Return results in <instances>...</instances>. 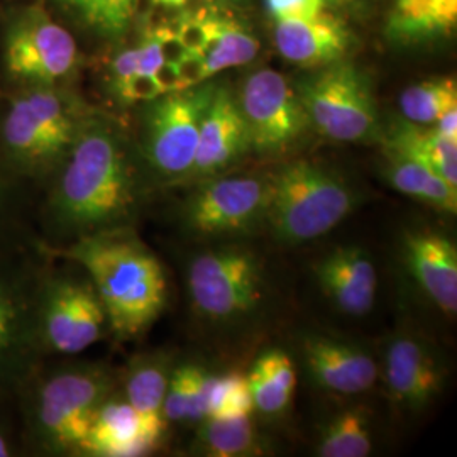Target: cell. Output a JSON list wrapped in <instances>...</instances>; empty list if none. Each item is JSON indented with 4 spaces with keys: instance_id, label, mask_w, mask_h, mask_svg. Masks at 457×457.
<instances>
[{
    "instance_id": "d6a6232c",
    "label": "cell",
    "mask_w": 457,
    "mask_h": 457,
    "mask_svg": "<svg viewBox=\"0 0 457 457\" xmlns=\"http://www.w3.org/2000/svg\"><path fill=\"white\" fill-rule=\"evenodd\" d=\"M254 366L262 371V375L270 378L278 388L283 392L294 395L295 386H296V371L292 358L279 351V349H271L262 353Z\"/></svg>"
},
{
    "instance_id": "74e56055",
    "label": "cell",
    "mask_w": 457,
    "mask_h": 457,
    "mask_svg": "<svg viewBox=\"0 0 457 457\" xmlns=\"http://www.w3.org/2000/svg\"><path fill=\"white\" fill-rule=\"evenodd\" d=\"M136 73H139V48L126 49L115 58L112 65L115 92L120 94Z\"/></svg>"
},
{
    "instance_id": "8fae6325",
    "label": "cell",
    "mask_w": 457,
    "mask_h": 457,
    "mask_svg": "<svg viewBox=\"0 0 457 457\" xmlns=\"http://www.w3.org/2000/svg\"><path fill=\"white\" fill-rule=\"evenodd\" d=\"M268 194V179L212 177L187 200L185 222L204 237L247 232L264 220Z\"/></svg>"
},
{
    "instance_id": "ba28073f",
    "label": "cell",
    "mask_w": 457,
    "mask_h": 457,
    "mask_svg": "<svg viewBox=\"0 0 457 457\" xmlns=\"http://www.w3.org/2000/svg\"><path fill=\"white\" fill-rule=\"evenodd\" d=\"M37 328L43 349L75 356L97 344L109 328L92 281L53 277L39 283Z\"/></svg>"
},
{
    "instance_id": "7c38bea8",
    "label": "cell",
    "mask_w": 457,
    "mask_h": 457,
    "mask_svg": "<svg viewBox=\"0 0 457 457\" xmlns=\"http://www.w3.org/2000/svg\"><path fill=\"white\" fill-rule=\"evenodd\" d=\"M77 62L73 36L41 11L19 17L5 36L4 63L21 80L51 87L68 77Z\"/></svg>"
},
{
    "instance_id": "d6986e66",
    "label": "cell",
    "mask_w": 457,
    "mask_h": 457,
    "mask_svg": "<svg viewBox=\"0 0 457 457\" xmlns=\"http://www.w3.org/2000/svg\"><path fill=\"white\" fill-rule=\"evenodd\" d=\"M154 451L147 441L141 420L124 395H109L98 407L83 442V456L134 457Z\"/></svg>"
},
{
    "instance_id": "9c48e42d",
    "label": "cell",
    "mask_w": 457,
    "mask_h": 457,
    "mask_svg": "<svg viewBox=\"0 0 457 457\" xmlns=\"http://www.w3.org/2000/svg\"><path fill=\"white\" fill-rule=\"evenodd\" d=\"M237 105L245 117L251 151L262 156L287 153L311 126L296 88L270 68L245 79Z\"/></svg>"
},
{
    "instance_id": "f6af8a7d",
    "label": "cell",
    "mask_w": 457,
    "mask_h": 457,
    "mask_svg": "<svg viewBox=\"0 0 457 457\" xmlns=\"http://www.w3.org/2000/svg\"><path fill=\"white\" fill-rule=\"evenodd\" d=\"M330 4H336V5H347V4H351V2H354V0H328Z\"/></svg>"
},
{
    "instance_id": "52a82bcc",
    "label": "cell",
    "mask_w": 457,
    "mask_h": 457,
    "mask_svg": "<svg viewBox=\"0 0 457 457\" xmlns=\"http://www.w3.org/2000/svg\"><path fill=\"white\" fill-rule=\"evenodd\" d=\"M213 90V85L202 83L153 100L146 117L145 156L149 166L166 180L188 179Z\"/></svg>"
},
{
    "instance_id": "cb8c5ba5",
    "label": "cell",
    "mask_w": 457,
    "mask_h": 457,
    "mask_svg": "<svg viewBox=\"0 0 457 457\" xmlns=\"http://www.w3.org/2000/svg\"><path fill=\"white\" fill-rule=\"evenodd\" d=\"M385 179L403 195L411 196L439 212H457V187L442 180L437 173L407 156L386 151Z\"/></svg>"
},
{
    "instance_id": "ac0fdd59",
    "label": "cell",
    "mask_w": 457,
    "mask_h": 457,
    "mask_svg": "<svg viewBox=\"0 0 457 457\" xmlns=\"http://www.w3.org/2000/svg\"><path fill=\"white\" fill-rule=\"evenodd\" d=\"M275 43L285 60L305 68H320L343 60L353 37L337 17L324 11L313 17L277 21Z\"/></svg>"
},
{
    "instance_id": "44dd1931",
    "label": "cell",
    "mask_w": 457,
    "mask_h": 457,
    "mask_svg": "<svg viewBox=\"0 0 457 457\" xmlns=\"http://www.w3.org/2000/svg\"><path fill=\"white\" fill-rule=\"evenodd\" d=\"M2 141L12 163L24 171H43L66 156L21 97L12 100L5 114Z\"/></svg>"
},
{
    "instance_id": "4fadbf2b",
    "label": "cell",
    "mask_w": 457,
    "mask_h": 457,
    "mask_svg": "<svg viewBox=\"0 0 457 457\" xmlns=\"http://www.w3.org/2000/svg\"><path fill=\"white\" fill-rule=\"evenodd\" d=\"M247 151H251L249 136L237 98L232 97L228 88H215L202 120L195 162L188 179L217 177Z\"/></svg>"
},
{
    "instance_id": "e0dca14e",
    "label": "cell",
    "mask_w": 457,
    "mask_h": 457,
    "mask_svg": "<svg viewBox=\"0 0 457 457\" xmlns=\"http://www.w3.org/2000/svg\"><path fill=\"white\" fill-rule=\"evenodd\" d=\"M315 277L327 298L351 317H362L375 307V262L358 245L339 247L315 266Z\"/></svg>"
},
{
    "instance_id": "ffe728a7",
    "label": "cell",
    "mask_w": 457,
    "mask_h": 457,
    "mask_svg": "<svg viewBox=\"0 0 457 457\" xmlns=\"http://www.w3.org/2000/svg\"><path fill=\"white\" fill-rule=\"evenodd\" d=\"M171 366L164 356L147 354L132 361L124 378V398L136 410L147 441L160 445L168 422L164 420V395Z\"/></svg>"
},
{
    "instance_id": "f1b7e54d",
    "label": "cell",
    "mask_w": 457,
    "mask_h": 457,
    "mask_svg": "<svg viewBox=\"0 0 457 457\" xmlns=\"http://www.w3.org/2000/svg\"><path fill=\"white\" fill-rule=\"evenodd\" d=\"M457 107V83L451 77L410 85L400 96V111L405 120L430 126Z\"/></svg>"
},
{
    "instance_id": "484cf974",
    "label": "cell",
    "mask_w": 457,
    "mask_h": 457,
    "mask_svg": "<svg viewBox=\"0 0 457 457\" xmlns=\"http://www.w3.org/2000/svg\"><path fill=\"white\" fill-rule=\"evenodd\" d=\"M212 375L196 364L171 370L164 395L163 415L168 424H188L205 419Z\"/></svg>"
},
{
    "instance_id": "d590c367",
    "label": "cell",
    "mask_w": 457,
    "mask_h": 457,
    "mask_svg": "<svg viewBox=\"0 0 457 457\" xmlns=\"http://www.w3.org/2000/svg\"><path fill=\"white\" fill-rule=\"evenodd\" d=\"M162 96L163 94L154 77L146 73H136L119 94V97L126 102H153L154 98Z\"/></svg>"
},
{
    "instance_id": "1f68e13d",
    "label": "cell",
    "mask_w": 457,
    "mask_h": 457,
    "mask_svg": "<svg viewBox=\"0 0 457 457\" xmlns=\"http://www.w3.org/2000/svg\"><path fill=\"white\" fill-rule=\"evenodd\" d=\"M247 383L253 398V407L264 415H278L285 411L292 402L294 395L278 388L277 385L270 378L262 375L256 366H253V370L249 371Z\"/></svg>"
},
{
    "instance_id": "ee69618b",
    "label": "cell",
    "mask_w": 457,
    "mask_h": 457,
    "mask_svg": "<svg viewBox=\"0 0 457 457\" xmlns=\"http://www.w3.org/2000/svg\"><path fill=\"white\" fill-rule=\"evenodd\" d=\"M153 2L158 5H163V7H183L190 0H153Z\"/></svg>"
},
{
    "instance_id": "9a60e30c",
    "label": "cell",
    "mask_w": 457,
    "mask_h": 457,
    "mask_svg": "<svg viewBox=\"0 0 457 457\" xmlns=\"http://www.w3.org/2000/svg\"><path fill=\"white\" fill-rule=\"evenodd\" d=\"M403 258L410 275L427 298L447 317L457 313L456 245L434 230H410L403 236Z\"/></svg>"
},
{
    "instance_id": "bcb514c9",
    "label": "cell",
    "mask_w": 457,
    "mask_h": 457,
    "mask_svg": "<svg viewBox=\"0 0 457 457\" xmlns=\"http://www.w3.org/2000/svg\"><path fill=\"white\" fill-rule=\"evenodd\" d=\"M4 194H5V190H4V185H2V181H0V204H2V198H4Z\"/></svg>"
},
{
    "instance_id": "83f0119b",
    "label": "cell",
    "mask_w": 457,
    "mask_h": 457,
    "mask_svg": "<svg viewBox=\"0 0 457 457\" xmlns=\"http://www.w3.org/2000/svg\"><path fill=\"white\" fill-rule=\"evenodd\" d=\"M371 449V424L362 409L344 410L330 419L317 444L320 457H366Z\"/></svg>"
},
{
    "instance_id": "7bdbcfd3",
    "label": "cell",
    "mask_w": 457,
    "mask_h": 457,
    "mask_svg": "<svg viewBox=\"0 0 457 457\" xmlns=\"http://www.w3.org/2000/svg\"><path fill=\"white\" fill-rule=\"evenodd\" d=\"M11 456H16V444L9 436V432L4 427H0V457Z\"/></svg>"
},
{
    "instance_id": "4dcf8cb0",
    "label": "cell",
    "mask_w": 457,
    "mask_h": 457,
    "mask_svg": "<svg viewBox=\"0 0 457 457\" xmlns=\"http://www.w3.org/2000/svg\"><path fill=\"white\" fill-rule=\"evenodd\" d=\"M253 410L247 376L239 373L212 376L205 419L245 417L251 415Z\"/></svg>"
},
{
    "instance_id": "836d02e7",
    "label": "cell",
    "mask_w": 457,
    "mask_h": 457,
    "mask_svg": "<svg viewBox=\"0 0 457 457\" xmlns=\"http://www.w3.org/2000/svg\"><path fill=\"white\" fill-rule=\"evenodd\" d=\"M327 0H266L270 16L281 19H303L326 11Z\"/></svg>"
},
{
    "instance_id": "5bb4252c",
    "label": "cell",
    "mask_w": 457,
    "mask_h": 457,
    "mask_svg": "<svg viewBox=\"0 0 457 457\" xmlns=\"http://www.w3.org/2000/svg\"><path fill=\"white\" fill-rule=\"evenodd\" d=\"M385 381L393 402L410 410L425 409L442 390V370L420 339L395 336L385 353Z\"/></svg>"
},
{
    "instance_id": "60d3db41",
    "label": "cell",
    "mask_w": 457,
    "mask_h": 457,
    "mask_svg": "<svg viewBox=\"0 0 457 457\" xmlns=\"http://www.w3.org/2000/svg\"><path fill=\"white\" fill-rule=\"evenodd\" d=\"M154 80L158 83L162 94H173V92H180L181 88L180 75L175 63H166L163 62L162 65L156 68V71L153 73Z\"/></svg>"
},
{
    "instance_id": "e575fe53",
    "label": "cell",
    "mask_w": 457,
    "mask_h": 457,
    "mask_svg": "<svg viewBox=\"0 0 457 457\" xmlns=\"http://www.w3.org/2000/svg\"><path fill=\"white\" fill-rule=\"evenodd\" d=\"M179 36L181 45L187 48V51H200L207 45L211 37V28L207 14H196L194 17H185L179 22V28L175 29Z\"/></svg>"
},
{
    "instance_id": "603a6c76",
    "label": "cell",
    "mask_w": 457,
    "mask_h": 457,
    "mask_svg": "<svg viewBox=\"0 0 457 457\" xmlns=\"http://www.w3.org/2000/svg\"><path fill=\"white\" fill-rule=\"evenodd\" d=\"M457 0H395L388 34L400 43L447 36L456 29Z\"/></svg>"
},
{
    "instance_id": "4316f807",
    "label": "cell",
    "mask_w": 457,
    "mask_h": 457,
    "mask_svg": "<svg viewBox=\"0 0 457 457\" xmlns=\"http://www.w3.org/2000/svg\"><path fill=\"white\" fill-rule=\"evenodd\" d=\"M196 441L207 456L245 457L262 453L251 415L232 419H202Z\"/></svg>"
},
{
    "instance_id": "8992f818",
    "label": "cell",
    "mask_w": 457,
    "mask_h": 457,
    "mask_svg": "<svg viewBox=\"0 0 457 457\" xmlns=\"http://www.w3.org/2000/svg\"><path fill=\"white\" fill-rule=\"evenodd\" d=\"M187 287L196 313L215 322L234 320L262 302V264L239 247L207 251L188 264Z\"/></svg>"
},
{
    "instance_id": "ab89813d",
    "label": "cell",
    "mask_w": 457,
    "mask_h": 457,
    "mask_svg": "<svg viewBox=\"0 0 457 457\" xmlns=\"http://www.w3.org/2000/svg\"><path fill=\"white\" fill-rule=\"evenodd\" d=\"M154 33L158 37V43H160V51H162L163 62L177 65L181 58L187 54V48L181 45L175 29L173 28H158V29H154Z\"/></svg>"
},
{
    "instance_id": "b9f144b4",
    "label": "cell",
    "mask_w": 457,
    "mask_h": 457,
    "mask_svg": "<svg viewBox=\"0 0 457 457\" xmlns=\"http://www.w3.org/2000/svg\"><path fill=\"white\" fill-rule=\"evenodd\" d=\"M434 129L444 137L457 141V107L442 115L441 119L436 122Z\"/></svg>"
},
{
    "instance_id": "30bf717a",
    "label": "cell",
    "mask_w": 457,
    "mask_h": 457,
    "mask_svg": "<svg viewBox=\"0 0 457 457\" xmlns=\"http://www.w3.org/2000/svg\"><path fill=\"white\" fill-rule=\"evenodd\" d=\"M39 283L0 271V398L24 388L43 344L37 328Z\"/></svg>"
},
{
    "instance_id": "d4e9b609",
    "label": "cell",
    "mask_w": 457,
    "mask_h": 457,
    "mask_svg": "<svg viewBox=\"0 0 457 457\" xmlns=\"http://www.w3.org/2000/svg\"><path fill=\"white\" fill-rule=\"evenodd\" d=\"M211 37L198 51L205 60L209 79L234 66L251 63L260 51V43L245 26L236 19L207 14Z\"/></svg>"
},
{
    "instance_id": "7dc6e473",
    "label": "cell",
    "mask_w": 457,
    "mask_h": 457,
    "mask_svg": "<svg viewBox=\"0 0 457 457\" xmlns=\"http://www.w3.org/2000/svg\"><path fill=\"white\" fill-rule=\"evenodd\" d=\"M226 2H234V4H243V2H247V0H226Z\"/></svg>"
},
{
    "instance_id": "f35d334b",
    "label": "cell",
    "mask_w": 457,
    "mask_h": 457,
    "mask_svg": "<svg viewBox=\"0 0 457 457\" xmlns=\"http://www.w3.org/2000/svg\"><path fill=\"white\" fill-rule=\"evenodd\" d=\"M139 48V73L153 75L156 68L163 63V56L160 51V43L154 31H149L145 36Z\"/></svg>"
},
{
    "instance_id": "7402d4cb",
    "label": "cell",
    "mask_w": 457,
    "mask_h": 457,
    "mask_svg": "<svg viewBox=\"0 0 457 457\" xmlns=\"http://www.w3.org/2000/svg\"><path fill=\"white\" fill-rule=\"evenodd\" d=\"M386 151L407 156L457 187V141L447 139L434 128L403 120L386 136Z\"/></svg>"
},
{
    "instance_id": "f546056e",
    "label": "cell",
    "mask_w": 457,
    "mask_h": 457,
    "mask_svg": "<svg viewBox=\"0 0 457 457\" xmlns=\"http://www.w3.org/2000/svg\"><path fill=\"white\" fill-rule=\"evenodd\" d=\"M94 33L115 37L126 33L141 0H56Z\"/></svg>"
},
{
    "instance_id": "277c9868",
    "label": "cell",
    "mask_w": 457,
    "mask_h": 457,
    "mask_svg": "<svg viewBox=\"0 0 457 457\" xmlns=\"http://www.w3.org/2000/svg\"><path fill=\"white\" fill-rule=\"evenodd\" d=\"M264 220L288 245L324 237L358 207V192L326 166L298 160L268 179Z\"/></svg>"
},
{
    "instance_id": "6da1fadb",
    "label": "cell",
    "mask_w": 457,
    "mask_h": 457,
    "mask_svg": "<svg viewBox=\"0 0 457 457\" xmlns=\"http://www.w3.org/2000/svg\"><path fill=\"white\" fill-rule=\"evenodd\" d=\"M63 170L49 192V226L70 243L107 230L128 228L143 190L119 134L104 122L80 126Z\"/></svg>"
},
{
    "instance_id": "3957f363",
    "label": "cell",
    "mask_w": 457,
    "mask_h": 457,
    "mask_svg": "<svg viewBox=\"0 0 457 457\" xmlns=\"http://www.w3.org/2000/svg\"><path fill=\"white\" fill-rule=\"evenodd\" d=\"M26 427L34 445L51 456L82 454L98 407L114 392L98 364H68L31 376Z\"/></svg>"
},
{
    "instance_id": "2e32d148",
    "label": "cell",
    "mask_w": 457,
    "mask_h": 457,
    "mask_svg": "<svg viewBox=\"0 0 457 457\" xmlns=\"http://www.w3.org/2000/svg\"><path fill=\"white\" fill-rule=\"evenodd\" d=\"M303 361L313 383L339 395H358L375 386L378 366L358 345L327 336L303 339Z\"/></svg>"
},
{
    "instance_id": "7a4b0ae2",
    "label": "cell",
    "mask_w": 457,
    "mask_h": 457,
    "mask_svg": "<svg viewBox=\"0 0 457 457\" xmlns=\"http://www.w3.org/2000/svg\"><path fill=\"white\" fill-rule=\"evenodd\" d=\"M53 254L82 266L119 339L141 336L163 312V266L128 228L87 236L54 247Z\"/></svg>"
},
{
    "instance_id": "5b68a950",
    "label": "cell",
    "mask_w": 457,
    "mask_h": 457,
    "mask_svg": "<svg viewBox=\"0 0 457 457\" xmlns=\"http://www.w3.org/2000/svg\"><path fill=\"white\" fill-rule=\"evenodd\" d=\"M311 126L337 143H371L379 117L370 80L349 62L320 66L296 87Z\"/></svg>"
},
{
    "instance_id": "8d00e7d4",
    "label": "cell",
    "mask_w": 457,
    "mask_h": 457,
    "mask_svg": "<svg viewBox=\"0 0 457 457\" xmlns=\"http://www.w3.org/2000/svg\"><path fill=\"white\" fill-rule=\"evenodd\" d=\"M180 75L181 88H194L209 80L205 60L196 51H187V54L177 63Z\"/></svg>"
}]
</instances>
